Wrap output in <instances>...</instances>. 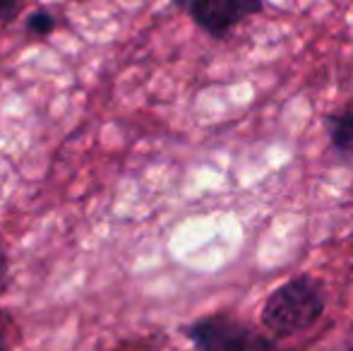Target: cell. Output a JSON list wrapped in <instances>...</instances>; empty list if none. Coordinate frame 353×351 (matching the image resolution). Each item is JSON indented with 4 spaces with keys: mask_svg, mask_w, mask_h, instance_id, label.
Here are the masks:
<instances>
[{
    "mask_svg": "<svg viewBox=\"0 0 353 351\" xmlns=\"http://www.w3.org/2000/svg\"><path fill=\"white\" fill-rule=\"evenodd\" d=\"M173 5L214 39H223L243 19L265 10V0H173Z\"/></svg>",
    "mask_w": 353,
    "mask_h": 351,
    "instance_id": "2",
    "label": "cell"
},
{
    "mask_svg": "<svg viewBox=\"0 0 353 351\" xmlns=\"http://www.w3.org/2000/svg\"><path fill=\"white\" fill-rule=\"evenodd\" d=\"M346 351H353V337H351V344H349V349H346Z\"/></svg>",
    "mask_w": 353,
    "mask_h": 351,
    "instance_id": "10",
    "label": "cell"
},
{
    "mask_svg": "<svg viewBox=\"0 0 353 351\" xmlns=\"http://www.w3.org/2000/svg\"><path fill=\"white\" fill-rule=\"evenodd\" d=\"M56 27H58L56 14H53L51 10H43V8L37 10V12H32L27 17V22H24L27 37H34V39H46Z\"/></svg>",
    "mask_w": 353,
    "mask_h": 351,
    "instance_id": "5",
    "label": "cell"
},
{
    "mask_svg": "<svg viewBox=\"0 0 353 351\" xmlns=\"http://www.w3.org/2000/svg\"><path fill=\"white\" fill-rule=\"evenodd\" d=\"M22 0H0V24H10L19 14Z\"/></svg>",
    "mask_w": 353,
    "mask_h": 351,
    "instance_id": "6",
    "label": "cell"
},
{
    "mask_svg": "<svg viewBox=\"0 0 353 351\" xmlns=\"http://www.w3.org/2000/svg\"><path fill=\"white\" fill-rule=\"evenodd\" d=\"M327 132H330L332 147L339 154L353 157V106L327 116Z\"/></svg>",
    "mask_w": 353,
    "mask_h": 351,
    "instance_id": "4",
    "label": "cell"
},
{
    "mask_svg": "<svg viewBox=\"0 0 353 351\" xmlns=\"http://www.w3.org/2000/svg\"><path fill=\"white\" fill-rule=\"evenodd\" d=\"M5 277H8V255H5L3 245H0V289L5 286Z\"/></svg>",
    "mask_w": 353,
    "mask_h": 351,
    "instance_id": "7",
    "label": "cell"
},
{
    "mask_svg": "<svg viewBox=\"0 0 353 351\" xmlns=\"http://www.w3.org/2000/svg\"><path fill=\"white\" fill-rule=\"evenodd\" d=\"M255 351H281L279 347H276L272 339H267V337H260V342H257V347Z\"/></svg>",
    "mask_w": 353,
    "mask_h": 351,
    "instance_id": "8",
    "label": "cell"
},
{
    "mask_svg": "<svg viewBox=\"0 0 353 351\" xmlns=\"http://www.w3.org/2000/svg\"><path fill=\"white\" fill-rule=\"evenodd\" d=\"M325 313V296L315 279L296 277L286 281L267 299L262 308V325L276 334L288 337L293 332L312 328Z\"/></svg>",
    "mask_w": 353,
    "mask_h": 351,
    "instance_id": "1",
    "label": "cell"
},
{
    "mask_svg": "<svg viewBox=\"0 0 353 351\" xmlns=\"http://www.w3.org/2000/svg\"><path fill=\"white\" fill-rule=\"evenodd\" d=\"M5 347H8V339H5V330L0 325V351H5Z\"/></svg>",
    "mask_w": 353,
    "mask_h": 351,
    "instance_id": "9",
    "label": "cell"
},
{
    "mask_svg": "<svg viewBox=\"0 0 353 351\" xmlns=\"http://www.w3.org/2000/svg\"><path fill=\"white\" fill-rule=\"evenodd\" d=\"M197 351H255L262 334H255L231 315H207L185 330Z\"/></svg>",
    "mask_w": 353,
    "mask_h": 351,
    "instance_id": "3",
    "label": "cell"
},
{
    "mask_svg": "<svg viewBox=\"0 0 353 351\" xmlns=\"http://www.w3.org/2000/svg\"><path fill=\"white\" fill-rule=\"evenodd\" d=\"M77 3H82V0H77Z\"/></svg>",
    "mask_w": 353,
    "mask_h": 351,
    "instance_id": "11",
    "label": "cell"
}]
</instances>
